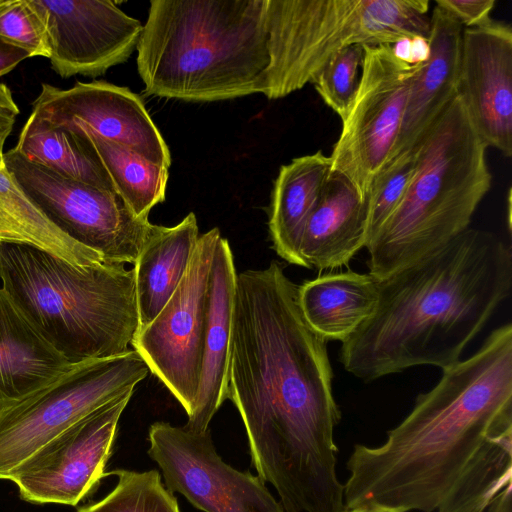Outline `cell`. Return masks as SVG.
Instances as JSON below:
<instances>
[{
	"label": "cell",
	"instance_id": "6da1fadb",
	"mask_svg": "<svg viewBox=\"0 0 512 512\" xmlns=\"http://www.w3.org/2000/svg\"><path fill=\"white\" fill-rule=\"evenodd\" d=\"M297 287L275 261L237 274L228 398L257 476L285 512H343L333 371L326 342L302 317Z\"/></svg>",
	"mask_w": 512,
	"mask_h": 512
},
{
	"label": "cell",
	"instance_id": "7a4b0ae2",
	"mask_svg": "<svg viewBox=\"0 0 512 512\" xmlns=\"http://www.w3.org/2000/svg\"><path fill=\"white\" fill-rule=\"evenodd\" d=\"M512 416V325L494 329L465 360L442 370L377 447L356 444L345 509L434 512L490 431Z\"/></svg>",
	"mask_w": 512,
	"mask_h": 512
},
{
	"label": "cell",
	"instance_id": "3957f363",
	"mask_svg": "<svg viewBox=\"0 0 512 512\" xmlns=\"http://www.w3.org/2000/svg\"><path fill=\"white\" fill-rule=\"evenodd\" d=\"M512 288V252L493 232L468 228L378 281L372 316L342 343L339 360L364 382L430 365L449 368Z\"/></svg>",
	"mask_w": 512,
	"mask_h": 512
},
{
	"label": "cell",
	"instance_id": "277c9868",
	"mask_svg": "<svg viewBox=\"0 0 512 512\" xmlns=\"http://www.w3.org/2000/svg\"><path fill=\"white\" fill-rule=\"evenodd\" d=\"M136 49L147 94L192 102L270 96L268 0H151Z\"/></svg>",
	"mask_w": 512,
	"mask_h": 512
},
{
	"label": "cell",
	"instance_id": "5b68a950",
	"mask_svg": "<svg viewBox=\"0 0 512 512\" xmlns=\"http://www.w3.org/2000/svg\"><path fill=\"white\" fill-rule=\"evenodd\" d=\"M0 287L69 363L129 350L139 328L133 269L75 266L33 246L0 243Z\"/></svg>",
	"mask_w": 512,
	"mask_h": 512
},
{
	"label": "cell",
	"instance_id": "8992f818",
	"mask_svg": "<svg viewBox=\"0 0 512 512\" xmlns=\"http://www.w3.org/2000/svg\"><path fill=\"white\" fill-rule=\"evenodd\" d=\"M486 150L456 95L413 148L406 194L366 246L371 276L380 281L469 228L491 188Z\"/></svg>",
	"mask_w": 512,
	"mask_h": 512
},
{
	"label": "cell",
	"instance_id": "52a82bcc",
	"mask_svg": "<svg viewBox=\"0 0 512 512\" xmlns=\"http://www.w3.org/2000/svg\"><path fill=\"white\" fill-rule=\"evenodd\" d=\"M429 0H268L272 91L279 99L312 83L353 45L427 41Z\"/></svg>",
	"mask_w": 512,
	"mask_h": 512
},
{
	"label": "cell",
	"instance_id": "ba28073f",
	"mask_svg": "<svg viewBox=\"0 0 512 512\" xmlns=\"http://www.w3.org/2000/svg\"><path fill=\"white\" fill-rule=\"evenodd\" d=\"M150 369L134 349L84 361L20 401L0 407V480L64 430L135 389Z\"/></svg>",
	"mask_w": 512,
	"mask_h": 512
},
{
	"label": "cell",
	"instance_id": "9c48e42d",
	"mask_svg": "<svg viewBox=\"0 0 512 512\" xmlns=\"http://www.w3.org/2000/svg\"><path fill=\"white\" fill-rule=\"evenodd\" d=\"M425 60H410L395 45H363L359 84L329 157L330 173L345 177L365 201L391 159L411 86Z\"/></svg>",
	"mask_w": 512,
	"mask_h": 512
},
{
	"label": "cell",
	"instance_id": "30bf717a",
	"mask_svg": "<svg viewBox=\"0 0 512 512\" xmlns=\"http://www.w3.org/2000/svg\"><path fill=\"white\" fill-rule=\"evenodd\" d=\"M4 167L22 192L61 231L107 263L134 264L151 223L137 218L114 191L65 177L14 148Z\"/></svg>",
	"mask_w": 512,
	"mask_h": 512
},
{
	"label": "cell",
	"instance_id": "8fae6325",
	"mask_svg": "<svg viewBox=\"0 0 512 512\" xmlns=\"http://www.w3.org/2000/svg\"><path fill=\"white\" fill-rule=\"evenodd\" d=\"M221 238L218 228L199 236L178 287L131 346L189 417L199 389L208 316L211 266Z\"/></svg>",
	"mask_w": 512,
	"mask_h": 512
},
{
	"label": "cell",
	"instance_id": "7c38bea8",
	"mask_svg": "<svg viewBox=\"0 0 512 512\" xmlns=\"http://www.w3.org/2000/svg\"><path fill=\"white\" fill-rule=\"evenodd\" d=\"M134 390L97 408L13 469L20 498L34 504L76 506L105 477L119 419Z\"/></svg>",
	"mask_w": 512,
	"mask_h": 512
},
{
	"label": "cell",
	"instance_id": "4fadbf2b",
	"mask_svg": "<svg viewBox=\"0 0 512 512\" xmlns=\"http://www.w3.org/2000/svg\"><path fill=\"white\" fill-rule=\"evenodd\" d=\"M148 455L162 471L164 485L204 512H285L265 483L224 462L209 429L155 422L149 428Z\"/></svg>",
	"mask_w": 512,
	"mask_h": 512
},
{
	"label": "cell",
	"instance_id": "5bb4252c",
	"mask_svg": "<svg viewBox=\"0 0 512 512\" xmlns=\"http://www.w3.org/2000/svg\"><path fill=\"white\" fill-rule=\"evenodd\" d=\"M29 2L44 24L51 67L62 78L102 75L137 48L142 23L112 1Z\"/></svg>",
	"mask_w": 512,
	"mask_h": 512
},
{
	"label": "cell",
	"instance_id": "9a60e30c",
	"mask_svg": "<svg viewBox=\"0 0 512 512\" xmlns=\"http://www.w3.org/2000/svg\"><path fill=\"white\" fill-rule=\"evenodd\" d=\"M31 117L57 127H81L169 168V148L142 99L127 87L103 81L68 89L42 83Z\"/></svg>",
	"mask_w": 512,
	"mask_h": 512
},
{
	"label": "cell",
	"instance_id": "2e32d148",
	"mask_svg": "<svg viewBox=\"0 0 512 512\" xmlns=\"http://www.w3.org/2000/svg\"><path fill=\"white\" fill-rule=\"evenodd\" d=\"M457 95L480 139L512 156V28L490 20L464 28Z\"/></svg>",
	"mask_w": 512,
	"mask_h": 512
},
{
	"label": "cell",
	"instance_id": "e0dca14e",
	"mask_svg": "<svg viewBox=\"0 0 512 512\" xmlns=\"http://www.w3.org/2000/svg\"><path fill=\"white\" fill-rule=\"evenodd\" d=\"M464 27L435 4L430 14L427 57L411 86L391 159L411 151L457 95Z\"/></svg>",
	"mask_w": 512,
	"mask_h": 512
},
{
	"label": "cell",
	"instance_id": "ac0fdd59",
	"mask_svg": "<svg viewBox=\"0 0 512 512\" xmlns=\"http://www.w3.org/2000/svg\"><path fill=\"white\" fill-rule=\"evenodd\" d=\"M236 268L227 239H219L211 266L207 325L198 394L185 425L203 432L228 398V370L232 336Z\"/></svg>",
	"mask_w": 512,
	"mask_h": 512
},
{
	"label": "cell",
	"instance_id": "d6986e66",
	"mask_svg": "<svg viewBox=\"0 0 512 512\" xmlns=\"http://www.w3.org/2000/svg\"><path fill=\"white\" fill-rule=\"evenodd\" d=\"M366 243V201L345 177L330 173L300 239L301 266L320 271L347 266Z\"/></svg>",
	"mask_w": 512,
	"mask_h": 512
},
{
	"label": "cell",
	"instance_id": "ffe728a7",
	"mask_svg": "<svg viewBox=\"0 0 512 512\" xmlns=\"http://www.w3.org/2000/svg\"><path fill=\"white\" fill-rule=\"evenodd\" d=\"M73 365L40 335L0 287V407L43 388Z\"/></svg>",
	"mask_w": 512,
	"mask_h": 512
},
{
	"label": "cell",
	"instance_id": "44dd1931",
	"mask_svg": "<svg viewBox=\"0 0 512 512\" xmlns=\"http://www.w3.org/2000/svg\"><path fill=\"white\" fill-rule=\"evenodd\" d=\"M378 280L352 270L329 272L297 287V303L309 328L325 342L346 341L374 313Z\"/></svg>",
	"mask_w": 512,
	"mask_h": 512
},
{
	"label": "cell",
	"instance_id": "7402d4cb",
	"mask_svg": "<svg viewBox=\"0 0 512 512\" xmlns=\"http://www.w3.org/2000/svg\"><path fill=\"white\" fill-rule=\"evenodd\" d=\"M199 238L189 213L172 227L151 224L134 263L139 329L151 323L184 277Z\"/></svg>",
	"mask_w": 512,
	"mask_h": 512
},
{
	"label": "cell",
	"instance_id": "603a6c76",
	"mask_svg": "<svg viewBox=\"0 0 512 512\" xmlns=\"http://www.w3.org/2000/svg\"><path fill=\"white\" fill-rule=\"evenodd\" d=\"M330 170V157L320 150L280 167L273 185L268 227L272 248L290 264L301 266L300 239Z\"/></svg>",
	"mask_w": 512,
	"mask_h": 512
},
{
	"label": "cell",
	"instance_id": "cb8c5ba5",
	"mask_svg": "<svg viewBox=\"0 0 512 512\" xmlns=\"http://www.w3.org/2000/svg\"><path fill=\"white\" fill-rule=\"evenodd\" d=\"M512 416L502 419L473 454L437 512H486L511 484Z\"/></svg>",
	"mask_w": 512,
	"mask_h": 512
},
{
	"label": "cell",
	"instance_id": "d4e9b609",
	"mask_svg": "<svg viewBox=\"0 0 512 512\" xmlns=\"http://www.w3.org/2000/svg\"><path fill=\"white\" fill-rule=\"evenodd\" d=\"M0 243L33 246L75 266L105 262L54 225L14 183L4 164L0 166Z\"/></svg>",
	"mask_w": 512,
	"mask_h": 512
},
{
	"label": "cell",
	"instance_id": "484cf974",
	"mask_svg": "<svg viewBox=\"0 0 512 512\" xmlns=\"http://www.w3.org/2000/svg\"><path fill=\"white\" fill-rule=\"evenodd\" d=\"M14 149L65 177L116 192L107 172L79 131L52 126L29 116Z\"/></svg>",
	"mask_w": 512,
	"mask_h": 512
},
{
	"label": "cell",
	"instance_id": "4316f807",
	"mask_svg": "<svg viewBox=\"0 0 512 512\" xmlns=\"http://www.w3.org/2000/svg\"><path fill=\"white\" fill-rule=\"evenodd\" d=\"M63 128L79 131L84 136L116 193L137 218L148 219L150 210L165 200L168 168L85 128Z\"/></svg>",
	"mask_w": 512,
	"mask_h": 512
},
{
	"label": "cell",
	"instance_id": "83f0119b",
	"mask_svg": "<svg viewBox=\"0 0 512 512\" xmlns=\"http://www.w3.org/2000/svg\"><path fill=\"white\" fill-rule=\"evenodd\" d=\"M118 482L103 499L85 505L77 512H180L177 498L163 484L157 470L116 469Z\"/></svg>",
	"mask_w": 512,
	"mask_h": 512
},
{
	"label": "cell",
	"instance_id": "f1b7e54d",
	"mask_svg": "<svg viewBox=\"0 0 512 512\" xmlns=\"http://www.w3.org/2000/svg\"><path fill=\"white\" fill-rule=\"evenodd\" d=\"M414 166L412 149L390 159L374 178L366 200V246L403 200L414 173Z\"/></svg>",
	"mask_w": 512,
	"mask_h": 512
},
{
	"label": "cell",
	"instance_id": "f546056e",
	"mask_svg": "<svg viewBox=\"0 0 512 512\" xmlns=\"http://www.w3.org/2000/svg\"><path fill=\"white\" fill-rule=\"evenodd\" d=\"M363 61V45L347 47L320 70L312 81L324 103L342 120L356 93Z\"/></svg>",
	"mask_w": 512,
	"mask_h": 512
},
{
	"label": "cell",
	"instance_id": "4dcf8cb0",
	"mask_svg": "<svg viewBox=\"0 0 512 512\" xmlns=\"http://www.w3.org/2000/svg\"><path fill=\"white\" fill-rule=\"evenodd\" d=\"M0 39L24 49L31 57L50 56L44 24L29 0L0 1Z\"/></svg>",
	"mask_w": 512,
	"mask_h": 512
},
{
	"label": "cell",
	"instance_id": "1f68e13d",
	"mask_svg": "<svg viewBox=\"0 0 512 512\" xmlns=\"http://www.w3.org/2000/svg\"><path fill=\"white\" fill-rule=\"evenodd\" d=\"M435 4L450 13L464 28L481 26L491 20L495 0H436Z\"/></svg>",
	"mask_w": 512,
	"mask_h": 512
},
{
	"label": "cell",
	"instance_id": "d6a6232c",
	"mask_svg": "<svg viewBox=\"0 0 512 512\" xmlns=\"http://www.w3.org/2000/svg\"><path fill=\"white\" fill-rule=\"evenodd\" d=\"M19 112L10 88L0 82V157H3L5 141L12 132Z\"/></svg>",
	"mask_w": 512,
	"mask_h": 512
},
{
	"label": "cell",
	"instance_id": "836d02e7",
	"mask_svg": "<svg viewBox=\"0 0 512 512\" xmlns=\"http://www.w3.org/2000/svg\"><path fill=\"white\" fill-rule=\"evenodd\" d=\"M30 57V54L24 49L0 39V77Z\"/></svg>",
	"mask_w": 512,
	"mask_h": 512
},
{
	"label": "cell",
	"instance_id": "e575fe53",
	"mask_svg": "<svg viewBox=\"0 0 512 512\" xmlns=\"http://www.w3.org/2000/svg\"><path fill=\"white\" fill-rule=\"evenodd\" d=\"M487 512H512V485L499 493L489 505Z\"/></svg>",
	"mask_w": 512,
	"mask_h": 512
},
{
	"label": "cell",
	"instance_id": "d590c367",
	"mask_svg": "<svg viewBox=\"0 0 512 512\" xmlns=\"http://www.w3.org/2000/svg\"><path fill=\"white\" fill-rule=\"evenodd\" d=\"M343 512H400L398 510L382 506H359L345 509Z\"/></svg>",
	"mask_w": 512,
	"mask_h": 512
},
{
	"label": "cell",
	"instance_id": "8d00e7d4",
	"mask_svg": "<svg viewBox=\"0 0 512 512\" xmlns=\"http://www.w3.org/2000/svg\"><path fill=\"white\" fill-rule=\"evenodd\" d=\"M3 164V157H0V166Z\"/></svg>",
	"mask_w": 512,
	"mask_h": 512
}]
</instances>
